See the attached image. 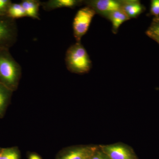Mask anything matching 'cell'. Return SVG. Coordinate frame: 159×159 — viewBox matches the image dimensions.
<instances>
[{"instance_id": "obj_7", "label": "cell", "mask_w": 159, "mask_h": 159, "mask_svg": "<svg viewBox=\"0 0 159 159\" xmlns=\"http://www.w3.org/2000/svg\"><path fill=\"white\" fill-rule=\"evenodd\" d=\"M97 149L95 146L75 147L61 152L56 159H90Z\"/></svg>"}, {"instance_id": "obj_14", "label": "cell", "mask_w": 159, "mask_h": 159, "mask_svg": "<svg viewBox=\"0 0 159 159\" xmlns=\"http://www.w3.org/2000/svg\"><path fill=\"white\" fill-rule=\"evenodd\" d=\"M0 159H20V153L16 147L2 148Z\"/></svg>"}, {"instance_id": "obj_15", "label": "cell", "mask_w": 159, "mask_h": 159, "mask_svg": "<svg viewBox=\"0 0 159 159\" xmlns=\"http://www.w3.org/2000/svg\"><path fill=\"white\" fill-rule=\"evenodd\" d=\"M151 38H159V16L153 19L152 23L146 32Z\"/></svg>"}, {"instance_id": "obj_1", "label": "cell", "mask_w": 159, "mask_h": 159, "mask_svg": "<svg viewBox=\"0 0 159 159\" xmlns=\"http://www.w3.org/2000/svg\"><path fill=\"white\" fill-rule=\"evenodd\" d=\"M21 74V67L9 49L0 48V82L13 92L17 89Z\"/></svg>"}, {"instance_id": "obj_20", "label": "cell", "mask_w": 159, "mask_h": 159, "mask_svg": "<svg viewBox=\"0 0 159 159\" xmlns=\"http://www.w3.org/2000/svg\"><path fill=\"white\" fill-rule=\"evenodd\" d=\"M154 40L156 41L159 44V38H156L153 39Z\"/></svg>"}, {"instance_id": "obj_18", "label": "cell", "mask_w": 159, "mask_h": 159, "mask_svg": "<svg viewBox=\"0 0 159 159\" xmlns=\"http://www.w3.org/2000/svg\"><path fill=\"white\" fill-rule=\"evenodd\" d=\"M90 159H108V158L100 149L99 150L98 148Z\"/></svg>"}, {"instance_id": "obj_2", "label": "cell", "mask_w": 159, "mask_h": 159, "mask_svg": "<svg viewBox=\"0 0 159 159\" xmlns=\"http://www.w3.org/2000/svg\"><path fill=\"white\" fill-rule=\"evenodd\" d=\"M65 61L67 69L71 73L86 74L92 68V61L80 42H76L67 49Z\"/></svg>"}, {"instance_id": "obj_12", "label": "cell", "mask_w": 159, "mask_h": 159, "mask_svg": "<svg viewBox=\"0 0 159 159\" xmlns=\"http://www.w3.org/2000/svg\"><path fill=\"white\" fill-rule=\"evenodd\" d=\"M13 91L0 82V118L4 116L11 100Z\"/></svg>"}, {"instance_id": "obj_6", "label": "cell", "mask_w": 159, "mask_h": 159, "mask_svg": "<svg viewBox=\"0 0 159 159\" xmlns=\"http://www.w3.org/2000/svg\"><path fill=\"white\" fill-rule=\"evenodd\" d=\"M100 149L108 159H138L133 151L124 145H102Z\"/></svg>"}, {"instance_id": "obj_3", "label": "cell", "mask_w": 159, "mask_h": 159, "mask_svg": "<svg viewBox=\"0 0 159 159\" xmlns=\"http://www.w3.org/2000/svg\"><path fill=\"white\" fill-rule=\"evenodd\" d=\"M96 14L95 10L88 6L83 7L77 11L73 22L74 35L76 42H80L83 36L88 31Z\"/></svg>"}, {"instance_id": "obj_13", "label": "cell", "mask_w": 159, "mask_h": 159, "mask_svg": "<svg viewBox=\"0 0 159 159\" xmlns=\"http://www.w3.org/2000/svg\"><path fill=\"white\" fill-rule=\"evenodd\" d=\"M7 16L12 19L26 17L25 11L20 3H11L7 12Z\"/></svg>"}, {"instance_id": "obj_17", "label": "cell", "mask_w": 159, "mask_h": 159, "mask_svg": "<svg viewBox=\"0 0 159 159\" xmlns=\"http://www.w3.org/2000/svg\"><path fill=\"white\" fill-rule=\"evenodd\" d=\"M150 12L156 17L159 16V0H152L151 4Z\"/></svg>"}, {"instance_id": "obj_19", "label": "cell", "mask_w": 159, "mask_h": 159, "mask_svg": "<svg viewBox=\"0 0 159 159\" xmlns=\"http://www.w3.org/2000/svg\"><path fill=\"white\" fill-rule=\"evenodd\" d=\"M29 159H42V158L37 154L31 153L29 155Z\"/></svg>"}, {"instance_id": "obj_16", "label": "cell", "mask_w": 159, "mask_h": 159, "mask_svg": "<svg viewBox=\"0 0 159 159\" xmlns=\"http://www.w3.org/2000/svg\"><path fill=\"white\" fill-rule=\"evenodd\" d=\"M12 3L10 0H0V16H7L9 6Z\"/></svg>"}, {"instance_id": "obj_21", "label": "cell", "mask_w": 159, "mask_h": 159, "mask_svg": "<svg viewBox=\"0 0 159 159\" xmlns=\"http://www.w3.org/2000/svg\"><path fill=\"white\" fill-rule=\"evenodd\" d=\"M2 148H0V153L2 152Z\"/></svg>"}, {"instance_id": "obj_4", "label": "cell", "mask_w": 159, "mask_h": 159, "mask_svg": "<svg viewBox=\"0 0 159 159\" xmlns=\"http://www.w3.org/2000/svg\"><path fill=\"white\" fill-rule=\"evenodd\" d=\"M18 29L16 20L0 16V48L10 49L17 41Z\"/></svg>"}, {"instance_id": "obj_9", "label": "cell", "mask_w": 159, "mask_h": 159, "mask_svg": "<svg viewBox=\"0 0 159 159\" xmlns=\"http://www.w3.org/2000/svg\"><path fill=\"white\" fill-rule=\"evenodd\" d=\"M122 9L131 19L138 17L145 8L139 1L124 0L122 1Z\"/></svg>"}, {"instance_id": "obj_11", "label": "cell", "mask_w": 159, "mask_h": 159, "mask_svg": "<svg viewBox=\"0 0 159 159\" xmlns=\"http://www.w3.org/2000/svg\"><path fill=\"white\" fill-rule=\"evenodd\" d=\"M106 18L111 23L113 32L115 34L117 33L119 27L123 23L130 19L122 9L112 11Z\"/></svg>"}, {"instance_id": "obj_8", "label": "cell", "mask_w": 159, "mask_h": 159, "mask_svg": "<svg viewBox=\"0 0 159 159\" xmlns=\"http://www.w3.org/2000/svg\"><path fill=\"white\" fill-rule=\"evenodd\" d=\"M83 2L84 1L80 0H49L41 2V6L45 11H49L62 8L74 9Z\"/></svg>"}, {"instance_id": "obj_5", "label": "cell", "mask_w": 159, "mask_h": 159, "mask_svg": "<svg viewBox=\"0 0 159 159\" xmlns=\"http://www.w3.org/2000/svg\"><path fill=\"white\" fill-rule=\"evenodd\" d=\"M83 3L93 9L96 13L106 17L112 11L122 9V1L91 0L84 1Z\"/></svg>"}, {"instance_id": "obj_10", "label": "cell", "mask_w": 159, "mask_h": 159, "mask_svg": "<svg viewBox=\"0 0 159 159\" xmlns=\"http://www.w3.org/2000/svg\"><path fill=\"white\" fill-rule=\"evenodd\" d=\"M21 5L25 11L26 16L34 20H39V8L41 2L39 0H23Z\"/></svg>"}]
</instances>
